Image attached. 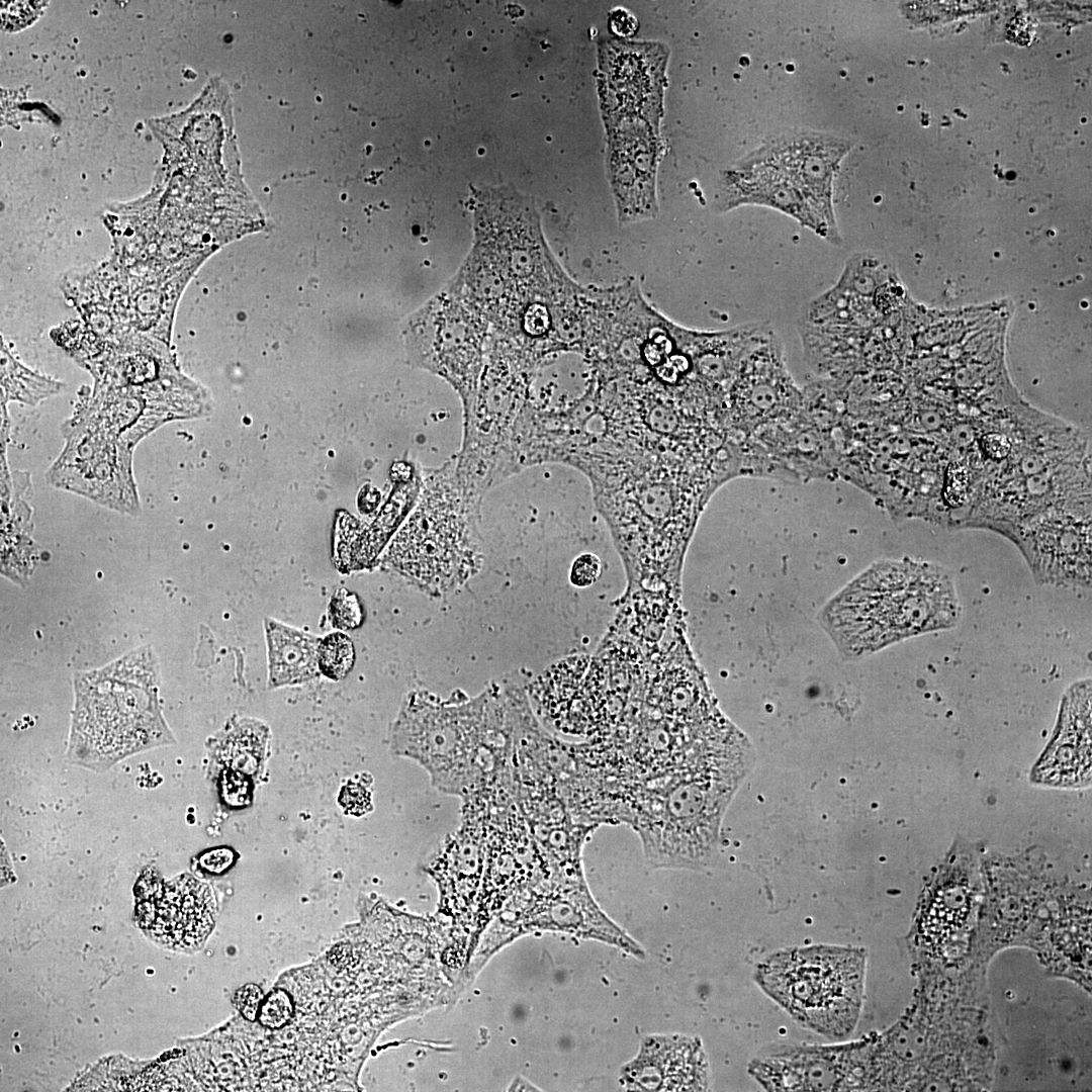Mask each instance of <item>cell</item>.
Segmentation results:
<instances>
[{
	"mask_svg": "<svg viewBox=\"0 0 1092 1092\" xmlns=\"http://www.w3.org/2000/svg\"><path fill=\"white\" fill-rule=\"evenodd\" d=\"M221 789L225 801L232 805L240 806L249 801L250 785L248 780L241 774L236 771L224 774Z\"/></svg>",
	"mask_w": 1092,
	"mask_h": 1092,
	"instance_id": "obj_27",
	"label": "cell"
},
{
	"mask_svg": "<svg viewBox=\"0 0 1092 1092\" xmlns=\"http://www.w3.org/2000/svg\"><path fill=\"white\" fill-rule=\"evenodd\" d=\"M736 413L749 424L783 416L796 407L799 393L786 369L780 348L765 340L754 348L732 387Z\"/></svg>",
	"mask_w": 1092,
	"mask_h": 1092,
	"instance_id": "obj_19",
	"label": "cell"
},
{
	"mask_svg": "<svg viewBox=\"0 0 1092 1092\" xmlns=\"http://www.w3.org/2000/svg\"><path fill=\"white\" fill-rule=\"evenodd\" d=\"M262 998L263 994L259 987L249 984L238 991L236 1002L244 1016L249 1020H254Z\"/></svg>",
	"mask_w": 1092,
	"mask_h": 1092,
	"instance_id": "obj_29",
	"label": "cell"
},
{
	"mask_svg": "<svg viewBox=\"0 0 1092 1092\" xmlns=\"http://www.w3.org/2000/svg\"><path fill=\"white\" fill-rule=\"evenodd\" d=\"M606 170L621 225L657 216V169L663 152L659 128L642 119L604 124Z\"/></svg>",
	"mask_w": 1092,
	"mask_h": 1092,
	"instance_id": "obj_10",
	"label": "cell"
},
{
	"mask_svg": "<svg viewBox=\"0 0 1092 1092\" xmlns=\"http://www.w3.org/2000/svg\"><path fill=\"white\" fill-rule=\"evenodd\" d=\"M320 671L331 679H341L351 670L355 652L350 637L335 632L321 639L318 645Z\"/></svg>",
	"mask_w": 1092,
	"mask_h": 1092,
	"instance_id": "obj_22",
	"label": "cell"
},
{
	"mask_svg": "<svg viewBox=\"0 0 1092 1092\" xmlns=\"http://www.w3.org/2000/svg\"><path fill=\"white\" fill-rule=\"evenodd\" d=\"M1009 540L1020 549L1038 583L1090 588L1091 512L1044 514Z\"/></svg>",
	"mask_w": 1092,
	"mask_h": 1092,
	"instance_id": "obj_11",
	"label": "cell"
},
{
	"mask_svg": "<svg viewBox=\"0 0 1092 1092\" xmlns=\"http://www.w3.org/2000/svg\"><path fill=\"white\" fill-rule=\"evenodd\" d=\"M850 147L839 136L803 131L774 139L756 151L795 181L830 230L839 235L832 202L833 181Z\"/></svg>",
	"mask_w": 1092,
	"mask_h": 1092,
	"instance_id": "obj_15",
	"label": "cell"
},
{
	"mask_svg": "<svg viewBox=\"0 0 1092 1092\" xmlns=\"http://www.w3.org/2000/svg\"><path fill=\"white\" fill-rule=\"evenodd\" d=\"M598 96L604 124L642 119L659 128L668 49L661 42L610 38L599 43Z\"/></svg>",
	"mask_w": 1092,
	"mask_h": 1092,
	"instance_id": "obj_9",
	"label": "cell"
},
{
	"mask_svg": "<svg viewBox=\"0 0 1092 1092\" xmlns=\"http://www.w3.org/2000/svg\"><path fill=\"white\" fill-rule=\"evenodd\" d=\"M234 859L232 850L228 848H217L204 853L200 858V864L203 869L210 873H221L228 869Z\"/></svg>",
	"mask_w": 1092,
	"mask_h": 1092,
	"instance_id": "obj_31",
	"label": "cell"
},
{
	"mask_svg": "<svg viewBox=\"0 0 1092 1092\" xmlns=\"http://www.w3.org/2000/svg\"><path fill=\"white\" fill-rule=\"evenodd\" d=\"M749 204L780 210L832 244L841 241L795 181L757 151L723 173L714 201L719 211Z\"/></svg>",
	"mask_w": 1092,
	"mask_h": 1092,
	"instance_id": "obj_14",
	"label": "cell"
},
{
	"mask_svg": "<svg viewBox=\"0 0 1092 1092\" xmlns=\"http://www.w3.org/2000/svg\"><path fill=\"white\" fill-rule=\"evenodd\" d=\"M866 960L857 948L815 945L772 953L755 979L802 1025L831 1038L850 1034L863 996Z\"/></svg>",
	"mask_w": 1092,
	"mask_h": 1092,
	"instance_id": "obj_5",
	"label": "cell"
},
{
	"mask_svg": "<svg viewBox=\"0 0 1092 1092\" xmlns=\"http://www.w3.org/2000/svg\"><path fill=\"white\" fill-rule=\"evenodd\" d=\"M479 312L491 331L507 336L527 305L491 253L477 242L445 286Z\"/></svg>",
	"mask_w": 1092,
	"mask_h": 1092,
	"instance_id": "obj_18",
	"label": "cell"
},
{
	"mask_svg": "<svg viewBox=\"0 0 1092 1092\" xmlns=\"http://www.w3.org/2000/svg\"><path fill=\"white\" fill-rule=\"evenodd\" d=\"M158 670L151 649L76 677L72 738L115 757L172 741L158 707Z\"/></svg>",
	"mask_w": 1092,
	"mask_h": 1092,
	"instance_id": "obj_6",
	"label": "cell"
},
{
	"mask_svg": "<svg viewBox=\"0 0 1092 1092\" xmlns=\"http://www.w3.org/2000/svg\"><path fill=\"white\" fill-rule=\"evenodd\" d=\"M269 688L297 685L318 675L321 639L273 619L265 620Z\"/></svg>",
	"mask_w": 1092,
	"mask_h": 1092,
	"instance_id": "obj_20",
	"label": "cell"
},
{
	"mask_svg": "<svg viewBox=\"0 0 1092 1092\" xmlns=\"http://www.w3.org/2000/svg\"><path fill=\"white\" fill-rule=\"evenodd\" d=\"M505 715L498 688L459 701L414 691L394 723L392 748L425 768L440 792L462 799L493 775L504 755Z\"/></svg>",
	"mask_w": 1092,
	"mask_h": 1092,
	"instance_id": "obj_3",
	"label": "cell"
},
{
	"mask_svg": "<svg viewBox=\"0 0 1092 1092\" xmlns=\"http://www.w3.org/2000/svg\"><path fill=\"white\" fill-rule=\"evenodd\" d=\"M268 731L256 721H244L236 725L223 741L224 751L232 766L253 774L263 758Z\"/></svg>",
	"mask_w": 1092,
	"mask_h": 1092,
	"instance_id": "obj_21",
	"label": "cell"
},
{
	"mask_svg": "<svg viewBox=\"0 0 1092 1092\" xmlns=\"http://www.w3.org/2000/svg\"><path fill=\"white\" fill-rule=\"evenodd\" d=\"M1034 783L1083 787L1091 780V680L1071 686L1063 697L1053 739L1033 767Z\"/></svg>",
	"mask_w": 1092,
	"mask_h": 1092,
	"instance_id": "obj_17",
	"label": "cell"
},
{
	"mask_svg": "<svg viewBox=\"0 0 1092 1092\" xmlns=\"http://www.w3.org/2000/svg\"><path fill=\"white\" fill-rule=\"evenodd\" d=\"M41 2L13 1L1 2L2 27L15 30L27 25L36 18L40 10Z\"/></svg>",
	"mask_w": 1092,
	"mask_h": 1092,
	"instance_id": "obj_24",
	"label": "cell"
},
{
	"mask_svg": "<svg viewBox=\"0 0 1092 1092\" xmlns=\"http://www.w3.org/2000/svg\"><path fill=\"white\" fill-rule=\"evenodd\" d=\"M752 758L734 726H718L693 744L670 779L641 793L633 826L649 864L695 871L711 864L723 815Z\"/></svg>",
	"mask_w": 1092,
	"mask_h": 1092,
	"instance_id": "obj_1",
	"label": "cell"
},
{
	"mask_svg": "<svg viewBox=\"0 0 1092 1092\" xmlns=\"http://www.w3.org/2000/svg\"><path fill=\"white\" fill-rule=\"evenodd\" d=\"M291 1014L292 1005L288 995L284 991H276L262 1006L259 1019L267 1027L279 1028L290 1019Z\"/></svg>",
	"mask_w": 1092,
	"mask_h": 1092,
	"instance_id": "obj_25",
	"label": "cell"
},
{
	"mask_svg": "<svg viewBox=\"0 0 1092 1092\" xmlns=\"http://www.w3.org/2000/svg\"><path fill=\"white\" fill-rule=\"evenodd\" d=\"M609 26L615 35L626 39L638 30V21L629 11L616 8L610 12Z\"/></svg>",
	"mask_w": 1092,
	"mask_h": 1092,
	"instance_id": "obj_30",
	"label": "cell"
},
{
	"mask_svg": "<svg viewBox=\"0 0 1092 1092\" xmlns=\"http://www.w3.org/2000/svg\"><path fill=\"white\" fill-rule=\"evenodd\" d=\"M340 802L347 811L352 813H364L370 805V794L359 785L345 786L341 792Z\"/></svg>",
	"mask_w": 1092,
	"mask_h": 1092,
	"instance_id": "obj_28",
	"label": "cell"
},
{
	"mask_svg": "<svg viewBox=\"0 0 1092 1092\" xmlns=\"http://www.w3.org/2000/svg\"><path fill=\"white\" fill-rule=\"evenodd\" d=\"M493 789L494 784L487 783L462 798L460 826L447 837L432 861L431 870L439 882L443 906L447 908L464 912L477 900Z\"/></svg>",
	"mask_w": 1092,
	"mask_h": 1092,
	"instance_id": "obj_12",
	"label": "cell"
},
{
	"mask_svg": "<svg viewBox=\"0 0 1092 1092\" xmlns=\"http://www.w3.org/2000/svg\"><path fill=\"white\" fill-rule=\"evenodd\" d=\"M479 502L463 489L455 466L436 472L424 484L417 509L394 537L384 562L434 595L460 585L481 562Z\"/></svg>",
	"mask_w": 1092,
	"mask_h": 1092,
	"instance_id": "obj_4",
	"label": "cell"
},
{
	"mask_svg": "<svg viewBox=\"0 0 1092 1092\" xmlns=\"http://www.w3.org/2000/svg\"><path fill=\"white\" fill-rule=\"evenodd\" d=\"M402 334L410 363L454 388L466 423L484 367L489 323L444 287L405 320Z\"/></svg>",
	"mask_w": 1092,
	"mask_h": 1092,
	"instance_id": "obj_8",
	"label": "cell"
},
{
	"mask_svg": "<svg viewBox=\"0 0 1092 1092\" xmlns=\"http://www.w3.org/2000/svg\"><path fill=\"white\" fill-rule=\"evenodd\" d=\"M329 617L334 627L341 630L357 628L362 621V612L355 594L338 590L329 604Z\"/></svg>",
	"mask_w": 1092,
	"mask_h": 1092,
	"instance_id": "obj_23",
	"label": "cell"
},
{
	"mask_svg": "<svg viewBox=\"0 0 1092 1092\" xmlns=\"http://www.w3.org/2000/svg\"><path fill=\"white\" fill-rule=\"evenodd\" d=\"M602 561L594 553H583L573 561L570 568V581L578 587L595 583L602 573Z\"/></svg>",
	"mask_w": 1092,
	"mask_h": 1092,
	"instance_id": "obj_26",
	"label": "cell"
},
{
	"mask_svg": "<svg viewBox=\"0 0 1092 1092\" xmlns=\"http://www.w3.org/2000/svg\"><path fill=\"white\" fill-rule=\"evenodd\" d=\"M709 1064L698 1038L680 1034L646 1036L637 1056L621 1072L627 1090L705 1091Z\"/></svg>",
	"mask_w": 1092,
	"mask_h": 1092,
	"instance_id": "obj_16",
	"label": "cell"
},
{
	"mask_svg": "<svg viewBox=\"0 0 1092 1092\" xmlns=\"http://www.w3.org/2000/svg\"><path fill=\"white\" fill-rule=\"evenodd\" d=\"M846 659L905 638L951 627L960 616L953 581L943 568L910 559L877 562L819 613Z\"/></svg>",
	"mask_w": 1092,
	"mask_h": 1092,
	"instance_id": "obj_2",
	"label": "cell"
},
{
	"mask_svg": "<svg viewBox=\"0 0 1092 1092\" xmlns=\"http://www.w3.org/2000/svg\"><path fill=\"white\" fill-rule=\"evenodd\" d=\"M474 242L496 259L525 304L555 305L584 292L554 258L533 200L515 188L476 193Z\"/></svg>",
	"mask_w": 1092,
	"mask_h": 1092,
	"instance_id": "obj_7",
	"label": "cell"
},
{
	"mask_svg": "<svg viewBox=\"0 0 1092 1092\" xmlns=\"http://www.w3.org/2000/svg\"><path fill=\"white\" fill-rule=\"evenodd\" d=\"M215 899L208 885L181 876L142 898L138 923L156 943L174 950L199 948L215 922Z\"/></svg>",
	"mask_w": 1092,
	"mask_h": 1092,
	"instance_id": "obj_13",
	"label": "cell"
}]
</instances>
